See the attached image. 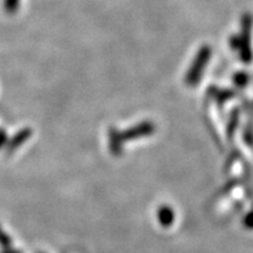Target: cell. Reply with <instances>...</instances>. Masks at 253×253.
Here are the masks:
<instances>
[{
	"label": "cell",
	"mask_w": 253,
	"mask_h": 253,
	"mask_svg": "<svg viewBox=\"0 0 253 253\" xmlns=\"http://www.w3.org/2000/svg\"><path fill=\"white\" fill-rule=\"evenodd\" d=\"M20 6V0H4V9L7 14H15Z\"/></svg>",
	"instance_id": "obj_1"
}]
</instances>
